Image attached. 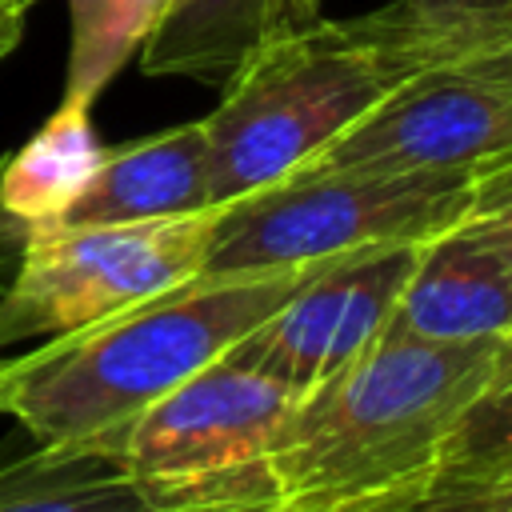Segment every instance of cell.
Instances as JSON below:
<instances>
[{"label":"cell","instance_id":"obj_1","mask_svg":"<svg viewBox=\"0 0 512 512\" xmlns=\"http://www.w3.org/2000/svg\"><path fill=\"white\" fill-rule=\"evenodd\" d=\"M500 48H512V12L476 16L416 0L348 20L316 16L272 40L200 120L212 208L284 180L416 76Z\"/></svg>","mask_w":512,"mask_h":512},{"label":"cell","instance_id":"obj_2","mask_svg":"<svg viewBox=\"0 0 512 512\" xmlns=\"http://www.w3.org/2000/svg\"><path fill=\"white\" fill-rule=\"evenodd\" d=\"M512 376V336H380L300 396L276 436V512H412L468 408Z\"/></svg>","mask_w":512,"mask_h":512},{"label":"cell","instance_id":"obj_3","mask_svg":"<svg viewBox=\"0 0 512 512\" xmlns=\"http://www.w3.org/2000/svg\"><path fill=\"white\" fill-rule=\"evenodd\" d=\"M300 272H200L92 328L0 360V412L20 420L36 444H80L108 456L140 412L256 328Z\"/></svg>","mask_w":512,"mask_h":512},{"label":"cell","instance_id":"obj_4","mask_svg":"<svg viewBox=\"0 0 512 512\" xmlns=\"http://www.w3.org/2000/svg\"><path fill=\"white\" fill-rule=\"evenodd\" d=\"M476 172H288L216 208L204 276L280 272L344 252L432 240L472 208Z\"/></svg>","mask_w":512,"mask_h":512},{"label":"cell","instance_id":"obj_5","mask_svg":"<svg viewBox=\"0 0 512 512\" xmlns=\"http://www.w3.org/2000/svg\"><path fill=\"white\" fill-rule=\"evenodd\" d=\"M296 396L224 356L140 412L108 448L152 512H276V436Z\"/></svg>","mask_w":512,"mask_h":512},{"label":"cell","instance_id":"obj_6","mask_svg":"<svg viewBox=\"0 0 512 512\" xmlns=\"http://www.w3.org/2000/svg\"><path fill=\"white\" fill-rule=\"evenodd\" d=\"M216 208L148 224H56L0 292V348L68 336L200 276Z\"/></svg>","mask_w":512,"mask_h":512},{"label":"cell","instance_id":"obj_7","mask_svg":"<svg viewBox=\"0 0 512 512\" xmlns=\"http://www.w3.org/2000/svg\"><path fill=\"white\" fill-rule=\"evenodd\" d=\"M512 160V48L416 76L296 172H484Z\"/></svg>","mask_w":512,"mask_h":512},{"label":"cell","instance_id":"obj_8","mask_svg":"<svg viewBox=\"0 0 512 512\" xmlns=\"http://www.w3.org/2000/svg\"><path fill=\"white\" fill-rule=\"evenodd\" d=\"M420 244L424 240L376 244L304 264L292 292L248 328L224 360L268 376L296 400L308 396L380 340Z\"/></svg>","mask_w":512,"mask_h":512},{"label":"cell","instance_id":"obj_9","mask_svg":"<svg viewBox=\"0 0 512 512\" xmlns=\"http://www.w3.org/2000/svg\"><path fill=\"white\" fill-rule=\"evenodd\" d=\"M380 336L392 340H484L512 336V272L480 232L460 220L420 244V256Z\"/></svg>","mask_w":512,"mask_h":512},{"label":"cell","instance_id":"obj_10","mask_svg":"<svg viewBox=\"0 0 512 512\" xmlns=\"http://www.w3.org/2000/svg\"><path fill=\"white\" fill-rule=\"evenodd\" d=\"M100 160L104 144L92 128V104L76 100H60L20 148L0 156V292L20 272L32 240L64 224Z\"/></svg>","mask_w":512,"mask_h":512},{"label":"cell","instance_id":"obj_11","mask_svg":"<svg viewBox=\"0 0 512 512\" xmlns=\"http://www.w3.org/2000/svg\"><path fill=\"white\" fill-rule=\"evenodd\" d=\"M316 16L320 0H168L140 48V68L148 76L228 88L252 56Z\"/></svg>","mask_w":512,"mask_h":512},{"label":"cell","instance_id":"obj_12","mask_svg":"<svg viewBox=\"0 0 512 512\" xmlns=\"http://www.w3.org/2000/svg\"><path fill=\"white\" fill-rule=\"evenodd\" d=\"M212 208L204 124H176L124 148H104L88 188L72 200L64 224H148L184 220Z\"/></svg>","mask_w":512,"mask_h":512},{"label":"cell","instance_id":"obj_13","mask_svg":"<svg viewBox=\"0 0 512 512\" xmlns=\"http://www.w3.org/2000/svg\"><path fill=\"white\" fill-rule=\"evenodd\" d=\"M0 512H152L120 460L80 444H36L0 464Z\"/></svg>","mask_w":512,"mask_h":512},{"label":"cell","instance_id":"obj_14","mask_svg":"<svg viewBox=\"0 0 512 512\" xmlns=\"http://www.w3.org/2000/svg\"><path fill=\"white\" fill-rule=\"evenodd\" d=\"M168 0H68L64 100L96 104L116 72L148 44Z\"/></svg>","mask_w":512,"mask_h":512},{"label":"cell","instance_id":"obj_15","mask_svg":"<svg viewBox=\"0 0 512 512\" xmlns=\"http://www.w3.org/2000/svg\"><path fill=\"white\" fill-rule=\"evenodd\" d=\"M512 444V376H504L500 384H492L460 420V428L452 432L448 448H444V464L440 476L428 492L456 484L460 476H468L472 468H480L484 460H492L496 452H504Z\"/></svg>","mask_w":512,"mask_h":512},{"label":"cell","instance_id":"obj_16","mask_svg":"<svg viewBox=\"0 0 512 512\" xmlns=\"http://www.w3.org/2000/svg\"><path fill=\"white\" fill-rule=\"evenodd\" d=\"M468 220L480 224V232L492 240L500 260L512 272V160H500L484 172H476V192Z\"/></svg>","mask_w":512,"mask_h":512},{"label":"cell","instance_id":"obj_17","mask_svg":"<svg viewBox=\"0 0 512 512\" xmlns=\"http://www.w3.org/2000/svg\"><path fill=\"white\" fill-rule=\"evenodd\" d=\"M412 512H512V480L424 496Z\"/></svg>","mask_w":512,"mask_h":512},{"label":"cell","instance_id":"obj_18","mask_svg":"<svg viewBox=\"0 0 512 512\" xmlns=\"http://www.w3.org/2000/svg\"><path fill=\"white\" fill-rule=\"evenodd\" d=\"M504 480H512V444L504 452H496L492 460H484L480 468H472L468 476H460L456 484L436 488V492H456V488H476V484H504ZM436 492H428V496H436Z\"/></svg>","mask_w":512,"mask_h":512},{"label":"cell","instance_id":"obj_19","mask_svg":"<svg viewBox=\"0 0 512 512\" xmlns=\"http://www.w3.org/2000/svg\"><path fill=\"white\" fill-rule=\"evenodd\" d=\"M424 8H444V12H512V0H416Z\"/></svg>","mask_w":512,"mask_h":512},{"label":"cell","instance_id":"obj_20","mask_svg":"<svg viewBox=\"0 0 512 512\" xmlns=\"http://www.w3.org/2000/svg\"><path fill=\"white\" fill-rule=\"evenodd\" d=\"M20 36H24V16H0V64L16 52Z\"/></svg>","mask_w":512,"mask_h":512},{"label":"cell","instance_id":"obj_21","mask_svg":"<svg viewBox=\"0 0 512 512\" xmlns=\"http://www.w3.org/2000/svg\"><path fill=\"white\" fill-rule=\"evenodd\" d=\"M28 4L24 0H0V16H24Z\"/></svg>","mask_w":512,"mask_h":512},{"label":"cell","instance_id":"obj_22","mask_svg":"<svg viewBox=\"0 0 512 512\" xmlns=\"http://www.w3.org/2000/svg\"><path fill=\"white\" fill-rule=\"evenodd\" d=\"M24 4H28V8H32V4H36V0H24Z\"/></svg>","mask_w":512,"mask_h":512}]
</instances>
